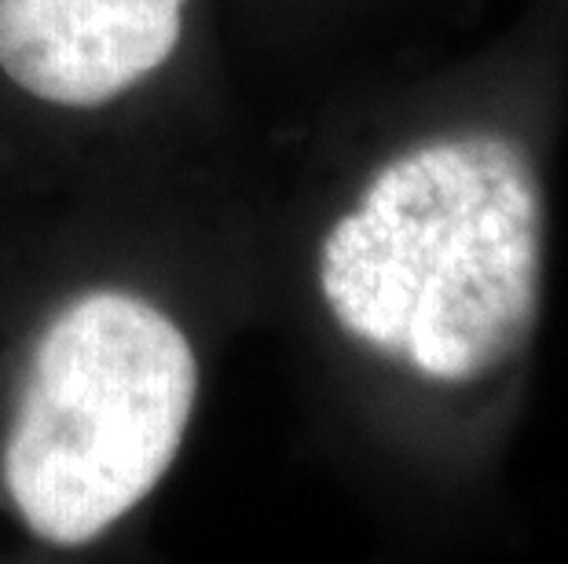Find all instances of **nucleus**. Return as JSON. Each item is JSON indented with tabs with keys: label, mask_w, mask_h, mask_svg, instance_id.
I'll use <instances>...</instances> for the list:
<instances>
[{
	"label": "nucleus",
	"mask_w": 568,
	"mask_h": 564,
	"mask_svg": "<svg viewBox=\"0 0 568 564\" xmlns=\"http://www.w3.org/2000/svg\"><path fill=\"white\" fill-rule=\"evenodd\" d=\"M187 0H0V66L59 106H100L154 74Z\"/></svg>",
	"instance_id": "obj_3"
},
{
	"label": "nucleus",
	"mask_w": 568,
	"mask_h": 564,
	"mask_svg": "<svg viewBox=\"0 0 568 564\" xmlns=\"http://www.w3.org/2000/svg\"><path fill=\"white\" fill-rule=\"evenodd\" d=\"M547 202L528 154L499 132L400 151L320 246V294L348 338L418 378L463 386L536 330Z\"/></svg>",
	"instance_id": "obj_1"
},
{
	"label": "nucleus",
	"mask_w": 568,
	"mask_h": 564,
	"mask_svg": "<svg viewBox=\"0 0 568 564\" xmlns=\"http://www.w3.org/2000/svg\"><path fill=\"white\" fill-rule=\"evenodd\" d=\"M199 363L143 297L95 290L52 319L22 381L4 484L44 543L81 546L122 521L173 465Z\"/></svg>",
	"instance_id": "obj_2"
}]
</instances>
